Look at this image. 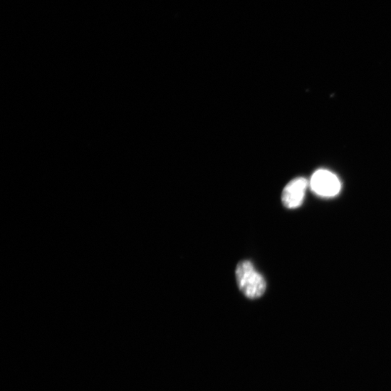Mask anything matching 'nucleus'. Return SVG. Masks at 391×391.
<instances>
[{
  "instance_id": "obj_1",
  "label": "nucleus",
  "mask_w": 391,
  "mask_h": 391,
  "mask_svg": "<svg viewBox=\"0 0 391 391\" xmlns=\"http://www.w3.org/2000/svg\"><path fill=\"white\" fill-rule=\"evenodd\" d=\"M236 277L241 291L249 298L262 296L266 290V282L249 261H242L238 264Z\"/></svg>"
},
{
  "instance_id": "obj_3",
  "label": "nucleus",
  "mask_w": 391,
  "mask_h": 391,
  "mask_svg": "<svg viewBox=\"0 0 391 391\" xmlns=\"http://www.w3.org/2000/svg\"><path fill=\"white\" fill-rule=\"evenodd\" d=\"M308 181L304 178H297L290 182L282 193L283 205L288 209L300 207L306 197Z\"/></svg>"
},
{
  "instance_id": "obj_2",
  "label": "nucleus",
  "mask_w": 391,
  "mask_h": 391,
  "mask_svg": "<svg viewBox=\"0 0 391 391\" xmlns=\"http://www.w3.org/2000/svg\"><path fill=\"white\" fill-rule=\"evenodd\" d=\"M311 187L316 194L326 198L336 196L341 189L340 182L335 174L323 169L315 172Z\"/></svg>"
}]
</instances>
